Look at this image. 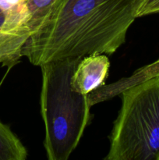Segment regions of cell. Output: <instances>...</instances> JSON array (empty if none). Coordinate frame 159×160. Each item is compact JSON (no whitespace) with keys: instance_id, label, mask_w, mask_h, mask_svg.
<instances>
[{"instance_id":"cell-9","label":"cell","mask_w":159,"mask_h":160,"mask_svg":"<svg viewBox=\"0 0 159 160\" xmlns=\"http://www.w3.org/2000/svg\"><path fill=\"white\" fill-rule=\"evenodd\" d=\"M24 2H26V0H0V9L2 12H7Z\"/></svg>"},{"instance_id":"cell-10","label":"cell","mask_w":159,"mask_h":160,"mask_svg":"<svg viewBox=\"0 0 159 160\" xmlns=\"http://www.w3.org/2000/svg\"><path fill=\"white\" fill-rule=\"evenodd\" d=\"M4 20H5L4 14H3L2 11L0 9V27L2 26V24L3 22H4Z\"/></svg>"},{"instance_id":"cell-7","label":"cell","mask_w":159,"mask_h":160,"mask_svg":"<svg viewBox=\"0 0 159 160\" xmlns=\"http://www.w3.org/2000/svg\"><path fill=\"white\" fill-rule=\"evenodd\" d=\"M159 13V0H146L140 9L138 17Z\"/></svg>"},{"instance_id":"cell-4","label":"cell","mask_w":159,"mask_h":160,"mask_svg":"<svg viewBox=\"0 0 159 160\" xmlns=\"http://www.w3.org/2000/svg\"><path fill=\"white\" fill-rule=\"evenodd\" d=\"M109 68L107 55L94 53L82 58L72 76V88L82 95H89L104 85Z\"/></svg>"},{"instance_id":"cell-6","label":"cell","mask_w":159,"mask_h":160,"mask_svg":"<svg viewBox=\"0 0 159 160\" xmlns=\"http://www.w3.org/2000/svg\"><path fill=\"white\" fill-rule=\"evenodd\" d=\"M57 1L58 0H26V6L29 14L27 25L31 35L39 28Z\"/></svg>"},{"instance_id":"cell-5","label":"cell","mask_w":159,"mask_h":160,"mask_svg":"<svg viewBox=\"0 0 159 160\" xmlns=\"http://www.w3.org/2000/svg\"><path fill=\"white\" fill-rule=\"evenodd\" d=\"M27 152L9 128L0 122V160H24Z\"/></svg>"},{"instance_id":"cell-3","label":"cell","mask_w":159,"mask_h":160,"mask_svg":"<svg viewBox=\"0 0 159 160\" xmlns=\"http://www.w3.org/2000/svg\"><path fill=\"white\" fill-rule=\"evenodd\" d=\"M107 160H159V75L120 92Z\"/></svg>"},{"instance_id":"cell-1","label":"cell","mask_w":159,"mask_h":160,"mask_svg":"<svg viewBox=\"0 0 159 160\" xmlns=\"http://www.w3.org/2000/svg\"><path fill=\"white\" fill-rule=\"evenodd\" d=\"M146 0H58L23 48L33 65L110 56L126 42Z\"/></svg>"},{"instance_id":"cell-8","label":"cell","mask_w":159,"mask_h":160,"mask_svg":"<svg viewBox=\"0 0 159 160\" xmlns=\"http://www.w3.org/2000/svg\"><path fill=\"white\" fill-rule=\"evenodd\" d=\"M139 73L143 80H147L150 78L159 75V59L147 67L140 69Z\"/></svg>"},{"instance_id":"cell-2","label":"cell","mask_w":159,"mask_h":160,"mask_svg":"<svg viewBox=\"0 0 159 160\" xmlns=\"http://www.w3.org/2000/svg\"><path fill=\"white\" fill-rule=\"evenodd\" d=\"M81 59L49 62L41 66V112L45 124L44 146L49 160H66L79 145L91 117L88 95L71 87Z\"/></svg>"}]
</instances>
